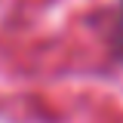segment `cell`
Here are the masks:
<instances>
[{
	"label": "cell",
	"mask_w": 123,
	"mask_h": 123,
	"mask_svg": "<svg viewBox=\"0 0 123 123\" xmlns=\"http://www.w3.org/2000/svg\"><path fill=\"white\" fill-rule=\"evenodd\" d=\"M120 28H123V22H120Z\"/></svg>",
	"instance_id": "cell-1"
}]
</instances>
